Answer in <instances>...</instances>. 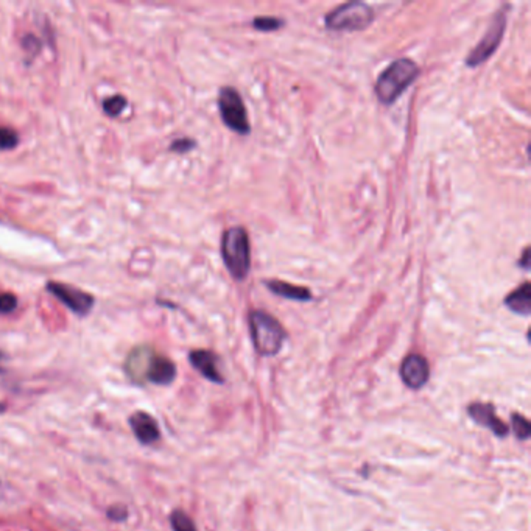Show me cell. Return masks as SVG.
Wrapping results in <instances>:
<instances>
[{
	"mask_svg": "<svg viewBox=\"0 0 531 531\" xmlns=\"http://www.w3.org/2000/svg\"><path fill=\"white\" fill-rule=\"evenodd\" d=\"M19 142L17 133L13 128L0 127V150H11Z\"/></svg>",
	"mask_w": 531,
	"mask_h": 531,
	"instance_id": "ffe728a7",
	"label": "cell"
},
{
	"mask_svg": "<svg viewBox=\"0 0 531 531\" xmlns=\"http://www.w3.org/2000/svg\"><path fill=\"white\" fill-rule=\"evenodd\" d=\"M468 413L472 421H475L481 427L489 429L499 438H505L508 435V426L497 416L492 404H472L468 407Z\"/></svg>",
	"mask_w": 531,
	"mask_h": 531,
	"instance_id": "9c48e42d",
	"label": "cell"
},
{
	"mask_svg": "<svg viewBox=\"0 0 531 531\" xmlns=\"http://www.w3.org/2000/svg\"><path fill=\"white\" fill-rule=\"evenodd\" d=\"M400 377H402L405 385L411 389L422 388L430 377L429 362L419 354H411L402 362Z\"/></svg>",
	"mask_w": 531,
	"mask_h": 531,
	"instance_id": "ba28073f",
	"label": "cell"
},
{
	"mask_svg": "<svg viewBox=\"0 0 531 531\" xmlns=\"http://www.w3.org/2000/svg\"><path fill=\"white\" fill-rule=\"evenodd\" d=\"M505 305L508 307L514 314L528 316L531 312V287L528 282H525L523 285L516 288L514 292H511L508 296L505 298Z\"/></svg>",
	"mask_w": 531,
	"mask_h": 531,
	"instance_id": "9a60e30c",
	"label": "cell"
},
{
	"mask_svg": "<svg viewBox=\"0 0 531 531\" xmlns=\"http://www.w3.org/2000/svg\"><path fill=\"white\" fill-rule=\"evenodd\" d=\"M17 305V298L13 293H2L0 294V314H11Z\"/></svg>",
	"mask_w": 531,
	"mask_h": 531,
	"instance_id": "44dd1931",
	"label": "cell"
},
{
	"mask_svg": "<svg viewBox=\"0 0 531 531\" xmlns=\"http://www.w3.org/2000/svg\"><path fill=\"white\" fill-rule=\"evenodd\" d=\"M374 22V10L365 2H349L340 5L324 17L327 30L360 32Z\"/></svg>",
	"mask_w": 531,
	"mask_h": 531,
	"instance_id": "277c9868",
	"label": "cell"
},
{
	"mask_svg": "<svg viewBox=\"0 0 531 531\" xmlns=\"http://www.w3.org/2000/svg\"><path fill=\"white\" fill-rule=\"evenodd\" d=\"M175 377L176 367L172 360L164 356H159L156 352L153 354L149 369H147L145 374V380L156 383V385H169V383L175 380Z\"/></svg>",
	"mask_w": 531,
	"mask_h": 531,
	"instance_id": "8fae6325",
	"label": "cell"
},
{
	"mask_svg": "<svg viewBox=\"0 0 531 531\" xmlns=\"http://www.w3.org/2000/svg\"><path fill=\"white\" fill-rule=\"evenodd\" d=\"M188 360H191L192 367L197 371H199L206 379L215 383H223V376L218 373V368H217L218 357L214 352L204 351V349L192 351L191 356H188Z\"/></svg>",
	"mask_w": 531,
	"mask_h": 531,
	"instance_id": "4fadbf2b",
	"label": "cell"
},
{
	"mask_svg": "<svg viewBox=\"0 0 531 531\" xmlns=\"http://www.w3.org/2000/svg\"><path fill=\"white\" fill-rule=\"evenodd\" d=\"M265 284H267L268 290L277 294V296H282L292 301H301V303L312 301V292L305 287L288 284V282H284V281H267Z\"/></svg>",
	"mask_w": 531,
	"mask_h": 531,
	"instance_id": "5bb4252c",
	"label": "cell"
},
{
	"mask_svg": "<svg viewBox=\"0 0 531 531\" xmlns=\"http://www.w3.org/2000/svg\"><path fill=\"white\" fill-rule=\"evenodd\" d=\"M193 147H195V142L192 139L182 138V139L175 140V142L172 144V150L178 151V153H186V151H191Z\"/></svg>",
	"mask_w": 531,
	"mask_h": 531,
	"instance_id": "7402d4cb",
	"label": "cell"
},
{
	"mask_svg": "<svg viewBox=\"0 0 531 531\" xmlns=\"http://www.w3.org/2000/svg\"><path fill=\"white\" fill-rule=\"evenodd\" d=\"M170 523H172L173 531H197V527L191 517H188L182 510H175L170 516Z\"/></svg>",
	"mask_w": 531,
	"mask_h": 531,
	"instance_id": "2e32d148",
	"label": "cell"
},
{
	"mask_svg": "<svg viewBox=\"0 0 531 531\" xmlns=\"http://www.w3.org/2000/svg\"><path fill=\"white\" fill-rule=\"evenodd\" d=\"M512 430H514L516 438H519L521 441L528 440L531 435V426L528 419L523 415H517V413H514V415H512Z\"/></svg>",
	"mask_w": 531,
	"mask_h": 531,
	"instance_id": "e0dca14e",
	"label": "cell"
},
{
	"mask_svg": "<svg viewBox=\"0 0 531 531\" xmlns=\"http://www.w3.org/2000/svg\"><path fill=\"white\" fill-rule=\"evenodd\" d=\"M252 25H254L256 30L261 32H274L279 30V28L284 25V21L277 19V17L273 16H261L252 21Z\"/></svg>",
	"mask_w": 531,
	"mask_h": 531,
	"instance_id": "ac0fdd59",
	"label": "cell"
},
{
	"mask_svg": "<svg viewBox=\"0 0 531 531\" xmlns=\"http://www.w3.org/2000/svg\"><path fill=\"white\" fill-rule=\"evenodd\" d=\"M125 106H127V100H125V97H122V96L109 97V98H106L105 102H103L105 113L108 114V116H113V117L114 116H119L122 111H123V108H125Z\"/></svg>",
	"mask_w": 531,
	"mask_h": 531,
	"instance_id": "d6986e66",
	"label": "cell"
},
{
	"mask_svg": "<svg viewBox=\"0 0 531 531\" xmlns=\"http://www.w3.org/2000/svg\"><path fill=\"white\" fill-rule=\"evenodd\" d=\"M153 354H155V351L150 346H138L129 352L125 362V369L133 380L145 382V374L147 369H149Z\"/></svg>",
	"mask_w": 531,
	"mask_h": 531,
	"instance_id": "7c38bea8",
	"label": "cell"
},
{
	"mask_svg": "<svg viewBox=\"0 0 531 531\" xmlns=\"http://www.w3.org/2000/svg\"><path fill=\"white\" fill-rule=\"evenodd\" d=\"M129 426H131L136 438L142 442V444H153V442H156L161 438L156 419L150 416L149 413H134V415L129 418Z\"/></svg>",
	"mask_w": 531,
	"mask_h": 531,
	"instance_id": "30bf717a",
	"label": "cell"
},
{
	"mask_svg": "<svg viewBox=\"0 0 531 531\" xmlns=\"http://www.w3.org/2000/svg\"><path fill=\"white\" fill-rule=\"evenodd\" d=\"M528 259H530V248H525L522 259H521V261H519V265H521L523 270H528L530 268V261H528Z\"/></svg>",
	"mask_w": 531,
	"mask_h": 531,
	"instance_id": "cb8c5ba5",
	"label": "cell"
},
{
	"mask_svg": "<svg viewBox=\"0 0 531 531\" xmlns=\"http://www.w3.org/2000/svg\"><path fill=\"white\" fill-rule=\"evenodd\" d=\"M108 516L109 519H113V521H123V519L127 517V510L122 508V506H114V508L108 511Z\"/></svg>",
	"mask_w": 531,
	"mask_h": 531,
	"instance_id": "603a6c76",
	"label": "cell"
},
{
	"mask_svg": "<svg viewBox=\"0 0 531 531\" xmlns=\"http://www.w3.org/2000/svg\"><path fill=\"white\" fill-rule=\"evenodd\" d=\"M251 338L256 351L263 357L276 356L285 341V330L273 315L263 310H252L250 314Z\"/></svg>",
	"mask_w": 531,
	"mask_h": 531,
	"instance_id": "3957f363",
	"label": "cell"
},
{
	"mask_svg": "<svg viewBox=\"0 0 531 531\" xmlns=\"http://www.w3.org/2000/svg\"><path fill=\"white\" fill-rule=\"evenodd\" d=\"M419 72L418 64L409 58L393 61L377 78L376 96L379 102L393 105L418 80Z\"/></svg>",
	"mask_w": 531,
	"mask_h": 531,
	"instance_id": "6da1fadb",
	"label": "cell"
},
{
	"mask_svg": "<svg viewBox=\"0 0 531 531\" xmlns=\"http://www.w3.org/2000/svg\"><path fill=\"white\" fill-rule=\"evenodd\" d=\"M221 256L235 281H245L251 270V246L248 232L241 226L229 228L223 234Z\"/></svg>",
	"mask_w": 531,
	"mask_h": 531,
	"instance_id": "7a4b0ae2",
	"label": "cell"
},
{
	"mask_svg": "<svg viewBox=\"0 0 531 531\" xmlns=\"http://www.w3.org/2000/svg\"><path fill=\"white\" fill-rule=\"evenodd\" d=\"M505 30H506V14L505 11H499L492 19L491 25H489L485 36H483L480 43L475 45V49L470 52V55H468V58H466V64H468L469 67H477L485 63L488 58H491L492 53L497 50V47L500 45Z\"/></svg>",
	"mask_w": 531,
	"mask_h": 531,
	"instance_id": "8992f818",
	"label": "cell"
},
{
	"mask_svg": "<svg viewBox=\"0 0 531 531\" xmlns=\"http://www.w3.org/2000/svg\"><path fill=\"white\" fill-rule=\"evenodd\" d=\"M47 290L52 294H55L64 305H67L76 315H86L94 305V298L91 294L66 284L49 282V284H47Z\"/></svg>",
	"mask_w": 531,
	"mask_h": 531,
	"instance_id": "52a82bcc",
	"label": "cell"
},
{
	"mask_svg": "<svg viewBox=\"0 0 531 531\" xmlns=\"http://www.w3.org/2000/svg\"><path fill=\"white\" fill-rule=\"evenodd\" d=\"M218 109L225 125L240 136H248L251 131L246 108L240 92L231 86L221 87L218 92Z\"/></svg>",
	"mask_w": 531,
	"mask_h": 531,
	"instance_id": "5b68a950",
	"label": "cell"
}]
</instances>
